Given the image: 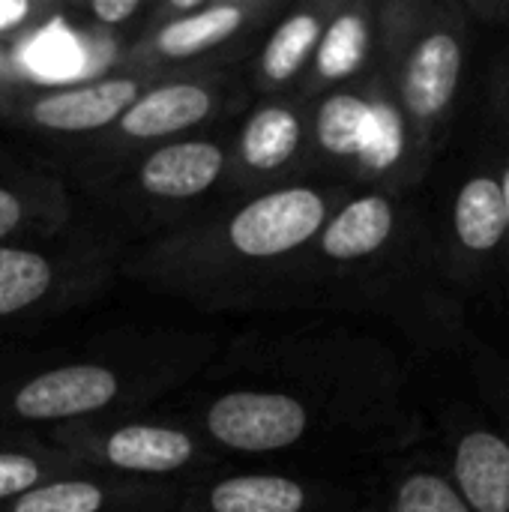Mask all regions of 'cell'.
<instances>
[{"label":"cell","mask_w":509,"mask_h":512,"mask_svg":"<svg viewBox=\"0 0 509 512\" xmlns=\"http://www.w3.org/2000/svg\"><path fill=\"white\" fill-rule=\"evenodd\" d=\"M159 408L186 420L225 465L384 462L420 438L399 357L342 327L237 333Z\"/></svg>","instance_id":"6da1fadb"},{"label":"cell","mask_w":509,"mask_h":512,"mask_svg":"<svg viewBox=\"0 0 509 512\" xmlns=\"http://www.w3.org/2000/svg\"><path fill=\"white\" fill-rule=\"evenodd\" d=\"M414 195L354 189L246 312H372L390 315L417 342H450L459 297Z\"/></svg>","instance_id":"7a4b0ae2"},{"label":"cell","mask_w":509,"mask_h":512,"mask_svg":"<svg viewBox=\"0 0 509 512\" xmlns=\"http://www.w3.org/2000/svg\"><path fill=\"white\" fill-rule=\"evenodd\" d=\"M354 192L339 183H291L240 198L204 219L138 240L120 276L201 312H246Z\"/></svg>","instance_id":"3957f363"},{"label":"cell","mask_w":509,"mask_h":512,"mask_svg":"<svg viewBox=\"0 0 509 512\" xmlns=\"http://www.w3.org/2000/svg\"><path fill=\"white\" fill-rule=\"evenodd\" d=\"M219 351V333L192 327H120L81 345L33 351L0 381V432L45 435L153 411L183 393Z\"/></svg>","instance_id":"277c9868"},{"label":"cell","mask_w":509,"mask_h":512,"mask_svg":"<svg viewBox=\"0 0 509 512\" xmlns=\"http://www.w3.org/2000/svg\"><path fill=\"white\" fill-rule=\"evenodd\" d=\"M375 75L402 135L396 192H417L456 126L471 78L474 21L459 0L378 3Z\"/></svg>","instance_id":"5b68a950"},{"label":"cell","mask_w":509,"mask_h":512,"mask_svg":"<svg viewBox=\"0 0 509 512\" xmlns=\"http://www.w3.org/2000/svg\"><path fill=\"white\" fill-rule=\"evenodd\" d=\"M243 63L174 72L150 84L105 132L42 156L78 195L132 156L159 144L228 129L249 108Z\"/></svg>","instance_id":"8992f818"},{"label":"cell","mask_w":509,"mask_h":512,"mask_svg":"<svg viewBox=\"0 0 509 512\" xmlns=\"http://www.w3.org/2000/svg\"><path fill=\"white\" fill-rule=\"evenodd\" d=\"M231 126L177 138L144 150L78 192L93 213L111 222L129 246L228 204Z\"/></svg>","instance_id":"52a82bcc"},{"label":"cell","mask_w":509,"mask_h":512,"mask_svg":"<svg viewBox=\"0 0 509 512\" xmlns=\"http://www.w3.org/2000/svg\"><path fill=\"white\" fill-rule=\"evenodd\" d=\"M129 240L99 213H84L48 240L0 246V342L57 321L108 291Z\"/></svg>","instance_id":"ba28073f"},{"label":"cell","mask_w":509,"mask_h":512,"mask_svg":"<svg viewBox=\"0 0 509 512\" xmlns=\"http://www.w3.org/2000/svg\"><path fill=\"white\" fill-rule=\"evenodd\" d=\"M45 438L90 471L144 483L186 489L228 468L186 420L165 408L60 426Z\"/></svg>","instance_id":"9c48e42d"},{"label":"cell","mask_w":509,"mask_h":512,"mask_svg":"<svg viewBox=\"0 0 509 512\" xmlns=\"http://www.w3.org/2000/svg\"><path fill=\"white\" fill-rule=\"evenodd\" d=\"M285 6V0H204L186 18L147 24L120 51L114 69L174 75L246 63Z\"/></svg>","instance_id":"30bf717a"},{"label":"cell","mask_w":509,"mask_h":512,"mask_svg":"<svg viewBox=\"0 0 509 512\" xmlns=\"http://www.w3.org/2000/svg\"><path fill=\"white\" fill-rule=\"evenodd\" d=\"M441 270L456 297L501 288L507 213L495 162L468 168L444 195L441 216H432Z\"/></svg>","instance_id":"8fae6325"},{"label":"cell","mask_w":509,"mask_h":512,"mask_svg":"<svg viewBox=\"0 0 509 512\" xmlns=\"http://www.w3.org/2000/svg\"><path fill=\"white\" fill-rule=\"evenodd\" d=\"M165 75L120 72L63 87H18L0 99V123L30 132L54 147L81 144L105 132L150 84Z\"/></svg>","instance_id":"7c38bea8"},{"label":"cell","mask_w":509,"mask_h":512,"mask_svg":"<svg viewBox=\"0 0 509 512\" xmlns=\"http://www.w3.org/2000/svg\"><path fill=\"white\" fill-rule=\"evenodd\" d=\"M309 162V102L285 96H258L231 126L228 141V195L231 201L306 183Z\"/></svg>","instance_id":"4fadbf2b"},{"label":"cell","mask_w":509,"mask_h":512,"mask_svg":"<svg viewBox=\"0 0 509 512\" xmlns=\"http://www.w3.org/2000/svg\"><path fill=\"white\" fill-rule=\"evenodd\" d=\"M366 507V492L339 477L285 468L234 471L228 465L189 483L177 512H363Z\"/></svg>","instance_id":"5bb4252c"},{"label":"cell","mask_w":509,"mask_h":512,"mask_svg":"<svg viewBox=\"0 0 509 512\" xmlns=\"http://www.w3.org/2000/svg\"><path fill=\"white\" fill-rule=\"evenodd\" d=\"M81 213V198L39 153L0 144V246L48 240Z\"/></svg>","instance_id":"9a60e30c"},{"label":"cell","mask_w":509,"mask_h":512,"mask_svg":"<svg viewBox=\"0 0 509 512\" xmlns=\"http://www.w3.org/2000/svg\"><path fill=\"white\" fill-rule=\"evenodd\" d=\"M495 411V423L456 414L444 432V468L471 512H509V408Z\"/></svg>","instance_id":"2e32d148"},{"label":"cell","mask_w":509,"mask_h":512,"mask_svg":"<svg viewBox=\"0 0 509 512\" xmlns=\"http://www.w3.org/2000/svg\"><path fill=\"white\" fill-rule=\"evenodd\" d=\"M336 6L339 0H303L288 3L279 12V18L261 36L258 48L243 63L252 99L285 96L297 90Z\"/></svg>","instance_id":"e0dca14e"},{"label":"cell","mask_w":509,"mask_h":512,"mask_svg":"<svg viewBox=\"0 0 509 512\" xmlns=\"http://www.w3.org/2000/svg\"><path fill=\"white\" fill-rule=\"evenodd\" d=\"M180 495L183 486L126 480L84 468L21 495L6 512H177Z\"/></svg>","instance_id":"ac0fdd59"},{"label":"cell","mask_w":509,"mask_h":512,"mask_svg":"<svg viewBox=\"0 0 509 512\" xmlns=\"http://www.w3.org/2000/svg\"><path fill=\"white\" fill-rule=\"evenodd\" d=\"M378 42V3L339 0L294 96L309 102L333 87L366 78L378 63Z\"/></svg>","instance_id":"d6986e66"},{"label":"cell","mask_w":509,"mask_h":512,"mask_svg":"<svg viewBox=\"0 0 509 512\" xmlns=\"http://www.w3.org/2000/svg\"><path fill=\"white\" fill-rule=\"evenodd\" d=\"M366 492L375 512H471L438 453H396Z\"/></svg>","instance_id":"ffe728a7"},{"label":"cell","mask_w":509,"mask_h":512,"mask_svg":"<svg viewBox=\"0 0 509 512\" xmlns=\"http://www.w3.org/2000/svg\"><path fill=\"white\" fill-rule=\"evenodd\" d=\"M75 471H84V465L54 447L45 435L0 432V510L21 495Z\"/></svg>","instance_id":"44dd1931"},{"label":"cell","mask_w":509,"mask_h":512,"mask_svg":"<svg viewBox=\"0 0 509 512\" xmlns=\"http://www.w3.org/2000/svg\"><path fill=\"white\" fill-rule=\"evenodd\" d=\"M156 0H84L60 3V18H75L81 30L126 36V45L147 27Z\"/></svg>","instance_id":"7402d4cb"},{"label":"cell","mask_w":509,"mask_h":512,"mask_svg":"<svg viewBox=\"0 0 509 512\" xmlns=\"http://www.w3.org/2000/svg\"><path fill=\"white\" fill-rule=\"evenodd\" d=\"M51 18H60V3H51V0H0V42L18 45L27 36L45 30Z\"/></svg>","instance_id":"603a6c76"},{"label":"cell","mask_w":509,"mask_h":512,"mask_svg":"<svg viewBox=\"0 0 509 512\" xmlns=\"http://www.w3.org/2000/svg\"><path fill=\"white\" fill-rule=\"evenodd\" d=\"M486 123L492 129V150L509 153V45L486 75Z\"/></svg>","instance_id":"cb8c5ba5"},{"label":"cell","mask_w":509,"mask_h":512,"mask_svg":"<svg viewBox=\"0 0 509 512\" xmlns=\"http://www.w3.org/2000/svg\"><path fill=\"white\" fill-rule=\"evenodd\" d=\"M474 27H498L509 30V0H465L462 3Z\"/></svg>","instance_id":"d4e9b609"},{"label":"cell","mask_w":509,"mask_h":512,"mask_svg":"<svg viewBox=\"0 0 509 512\" xmlns=\"http://www.w3.org/2000/svg\"><path fill=\"white\" fill-rule=\"evenodd\" d=\"M501 162L495 165L498 180H501V195H504V213H507V240H504V258H501V288H509V153L498 150Z\"/></svg>","instance_id":"484cf974"},{"label":"cell","mask_w":509,"mask_h":512,"mask_svg":"<svg viewBox=\"0 0 509 512\" xmlns=\"http://www.w3.org/2000/svg\"><path fill=\"white\" fill-rule=\"evenodd\" d=\"M36 348L24 345V342H0V381L9 378L12 372H18Z\"/></svg>","instance_id":"4316f807"},{"label":"cell","mask_w":509,"mask_h":512,"mask_svg":"<svg viewBox=\"0 0 509 512\" xmlns=\"http://www.w3.org/2000/svg\"><path fill=\"white\" fill-rule=\"evenodd\" d=\"M363 512H375V510H372V507H366V510H363Z\"/></svg>","instance_id":"83f0119b"},{"label":"cell","mask_w":509,"mask_h":512,"mask_svg":"<svg viewBox=\"0 0 509 512\" xmlns=\"http://www.w3.org/2000/svg\"><path fill=\"white\" fill-rule=\"evenodd\" d=\"M0 512H6V510H0Z\"/></svg>","instance_id":"f1b7e54d"}]
</instances>
